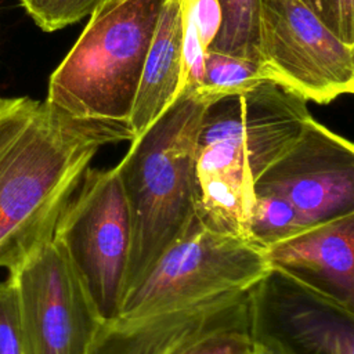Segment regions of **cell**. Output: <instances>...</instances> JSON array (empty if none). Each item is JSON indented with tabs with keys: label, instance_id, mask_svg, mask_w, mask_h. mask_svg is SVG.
<instances>
[{
	"label": "cell",
	"instance_id": "obj_1",
	"mask_svg": "<svg viewBox=\"0 0 354 354\" xmlns=\"http://www.w3.org/2000/svg\"><path fill=\"white\" fill-rule=\"evenodd\" d=\"M133 138L124 122L75 118L46 100L0 97V268L14 272L50 242L97 152Z\"/></svg>",
	"mask_w": 354,
	"mask_h": 354
},
{
	"label": "cell",
	"instance_id": "obj_2",
	"mask_svg": "<svg viewBox=\"0 0 354 354\" xmlns=\"http://www.w3.org/2000/svg\"><path fill=\"white\" fill-rule=\"evenodd\" d=\"M311 118L301 95L272 80L209 102L198 134L196 220L250 239L254 184Z\"/></svg>",
	"mask_w": 354,
	"mask_h": 354
},
{
	"label": "cell",
	"instance_id": "obj_3",
	"mask_svg": "<svg viewBox=\"0 0 354 354\" xmlns=\"http://www.w3.org/2000/svg\"><path fill=\"white\" fill-rule=\"evenodd\" d=\"M212 101L198 87L184 86L115 165L131 223L124 295L196 223L198 134Z\"/></svg>",
	"mask_w": 354,
	"mask_h": 354
},
{
	"label": "cell",
	"instance_id": "obj_4",
	"mask_svg": "<svg viewBox=\"0 0 354 354\" xmlns=\"http://www.w3.org/2000/svg\"><path fill=\"white\" fill-rule=\"evenodd\" d=\"M163 0H104L51 73L46 101L82 119L129 123Z\"/></svg>",
	"mask_w": 354,
	"mask_h": 354
},
{
	"label": "cell",
	"instance_id": "obj_5",
	"mask_svg": "<svg viewBox=\"0 0 354 354\" xmlns=\"http://www.w3.org/2000/svg\"><path fill=\"white\" fill-rule=\"evenodd\" d=\"M270 270L253 241L220 232L198 220L130 288L116 319L134 321L242 295Z\"/></svg>",
	"mask_w": 354,
	"mask_h": 354
},
{
	"label": "cell",
	"instance_id": "obj_6",
	"mask_svg": "<svg viewBox=\"0 0 354 354\" xmlns=\"http://www.w3.org/2000/svg\"><path fill=\"white\" fill-rule=\"evenodd\" d=\"M54 239L66 250L101 317L118 318L124 295L131 223L113 167H88L57 223Z\"/></svg>",
	"mask_w": 354,
	"mask_h": 354
},
{
	"label": "cell",
	"instance_id": "obj_7",
	"mask_svg": "<svg viewBox=\"0 0 354 354\" xmlns=\"http://www.w3.org/2000/svg\"><path fill=\"white\" fill-rule=\"evenodd\" d=\"M8 277L17 292L25 354H88L106 321L57 239Z\"/></svg>",
	"mask_w": 354,
	"mask_h": 354
},
{
	"label": "cell",
	"instance_id": "obj_8",
	"mask_svg": "<svg viewBox=\"0 0 354 354\" xmlns=\"http://www.w3.org/2000/svg\"><path fill=\"white\" fill-rule=\"evenodd\" d=\"M260 51L275 82L306 101L329 104L354 91V46L303 0H263Z\"/></svg>",
	"mask_w": 354,
	"mask_h": 354
},
{
	"label": "cell",
	"instance_id": "obj_9",
	"mask_svg": "<svg viewBox=\"0 0 354 354\" xmlns=\"http://www.w3.org/2000/svg\"><path fill=\"white\" fill-rule=\"evenodd\" d=\"M246 310L254 339L292 354H354V307L282 268L270 267L248 290Z\"/></svg>",
	"mask_w": 354,
	"mask_h": 354
},
{
	"label": "cell",
	"instance_id": "obj_10",
	"mask_svg": "<svg viewBox=\"0 0 354 354\" xmlns=\"http://www.w3.org/2000/svg\"><path fill=\"white\" fill-rule=\"evenodd\" d=\"M289 201L308 224L354 212V147L314 118L256 181Z\"/></svg>",
	"mask_w": 354,
	"mask_h": 354
},
{
	"label": "cell",
	"instance_id": "obj_11",
	"mask_svg": "<svg viewBox=\"0 0 354 354\" xmlns=\"http://www.w3.org/2000/svg\"><path fill=\"white\" fill-rule=\"evenodd\" d=\"M282 268L354 307V212L313 223L263 249Z\"/></svg>",
	"mask_w": 354,
	"mask_h": 354
},
{
	"label": "cell",
	"instance_id": "obj_12",
	"mask_svg": "<svg viewBox=\"0 0 354 354\" xmlns=\"http://www.w3.org/2000/svg\"><path fill=\"white\" fill-rule=\"evenodd\" d=\"M185 3L187 0L162 3L129 119L134 137L142 133L180 91Z\"/></svg>",
	"mask_w": 354,
	"mask_h": 354
},
{
	"label": "cell",
	"instance_id": "obj_13",
	"mask_svg": "<svg viewBox=\"0 0 354 354\" xmlns=\"http://www.w3.org/2000/svg\"><path fill=\"white\" fill-rule=\"evenodd\" d=\"M245 293L142 319L106 322L88 354H171Z\"/></svg>",
	"mask_w": 354,
	"mask_h": 354
},
{
	"label": "cell",
	"instance_id": "obj_14",
	"mask_svg": "<svg viewBox=\"0 0 354 354\" xmlns=\"http://www.w3.org/2000/svg\"><path fill=\"white\" fill-rule=\"evenodd\" d=\"M248 292L171 354H257L246 310Z\"/></svg>",
	"mask_w": 354,
	"mask_h": 354
},
{
	"label": "cell",
	"instance_id": "obj_15",
	"mask_svg": "<svg viewBox=\"0 0 354 354\" xmlns=\"http://www.w3.org/2000/svg\"><path fill=\"white\" fill-rule=\"evenodd\" d=\"M221 22L207 50L261 61L260 19L263 0H217Z\"/></svg>",
	"mask_w": 354,
	"mask_h": 354
},
{
	"label": "cell",
	"instance_id": "obj_16",
	"mask_svg": "<svg viewBox=\"0 0 354 354\" xmlns=\"http://www.w3.org/2000/svg\"><path fill=\"white\" fill-rule=\"evenodd\" d=\"M267 80L275 82V76L266 62L206 50L203 79L198 88L214 101L223 95L245 93Z\"/></svg>",
	"mask_w": 354,
	"mask_h": 354
},
{
	"label": "cell",
	"instance_id": "obj_17",
	"mask_svg": "<svg viewBox=\"0 0 354 354\" xmlns=\"http://www.w3.org/2000/svg\"><path fill=\"white\" fill-rule=\"evenodd\" d=\"M310 225L301 213L285 198L254 192L249 213V238L261 249Z\"/></svg>",
	"mask_w": 354,
	"mask_h": 354
},
{
	"label": "cell",
	"instance_id": "obj_18",
	"mask_svg": "<svg viewBox=\"0 0 354 354\" xmlns=\"http://www.w3.org/2000/svg\"><path fill=\"white\" fill-rule=\"evenodd\" d=\"M104 0H19L44 32H54L88 17Z\"/></svg>",
	"mask_w": 354,
	"mask_h": 354
},
{
	"label": "cell",
	"instance_id": "obj_19",
	"mask_svg": "<svg viewBox=\"0 0 354 354\" xmlns=\"http://www.w3.org/2000/svg\"><path fill=\"white\" fill-rule=\"evenodd\" d=\"M0 354H25L17 292L11 277L0 281Z\"/></svg>",
	"mask_w": 354,
	"mask_h": 354
},
{
	"label": "cell",
	"instance_id": "obj_20",
	"mask_svg": "<svg viewBox=\"0 0 354 354\" xmlns=\"http://www.w3.org/2000/svg\"><path fill=\"white\" fill-rule=\"evenodd\" d=\"M315 14L333 35L354 46V0H315Z\"/></svg>",
	"mask_w": 354,
	"mask_h": 354
},
{
	"label": "cell",
	"instance_id": "obj_21",
	"mask_svg": "<svg viewBox=\"0 0 354 354\" xmlns=\"http://www.w3.org/2000/svg\"><path fill=\"white\" fill-rule=\"evenodd\" d=\"M259 347L257 354H292L283 344L271 337L254 339Z\"/></svg>",
	"mask_w": 354,
	"mask_h": 354
},
{
	"label": "cell",
	"instance_id": "obj_22",
	"mask_svg": "<svg viewBox=\"0 0 354 354\" xmlns=\"http://www.w3.org/2000/svg\"><path fill=\"white\" fill-rule=\"evenodd\" d=\"M315 12V0H303Z\"/></svg>",
	"mask_w": 354,
	"mask_h": 354
}]
</instances>
